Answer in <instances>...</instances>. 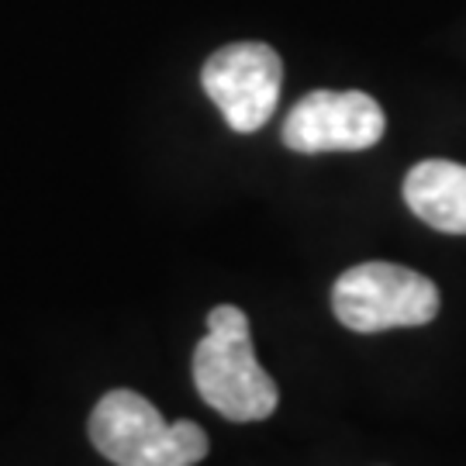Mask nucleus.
<instances>
[{"instance_id":"obj_1","label":"nucleus","mask_w":466,"mask_h":466,"mask_svg":"<svg viewBox=\"0 0 466 466\" xmlns=\"http://www.w3.org/2000/svg\"><path fill=\"white\" fill-rule=\"evenodd\" d=\"M194 383L204 404L228 421H263L277 411L280 390L252 352L242 308L218 304L208 311V335L194 350Z\"/></svg>"},{"instance_id":"obj_2","label":"nucleus","mask_w":466,"mask_h":466,"mask_svg":"<svg viewBox=\"0 0 466 466\" xmlns=\"http://www.w3.org/2000/svg\"><path fill=\"white\" fill-rule=\"evenodd\" d=\"M90 442L115 466H194L208 435L194 421H163L135 390H107L90 411Z\"/></svg>"},{"instance_id":"obj_3","label":"nucleus","mask_w":466,"mask_h":466,"mask_svg":"<svg viewBox=\"0 0 466 466\" xmlns=\"http://www.w3.org/2000/svg\"><path fill=\"white\" fill-rule=\"evenodd\" d=\"M439 287L425 273L398 263H360L332 287L335 318L352 332L418 329L439 315Z\"/></svg>"},{"instance_id":"obj_4","label":"nucleus","mask_w":466,"mask_h":466,"mask_svg":"<svg viewBox=\"0 0 466 466\" xmlns=\"http://www.w3.org/2000/svg\"><path fill=\"white\" fill-rule=\"evenodd\" d=\"M283 63L277 49L263 42H235L208 56L200 69V86L215 100L228 128L252 135L267 125L280 100Z\"/></svg>"},{"instance_id":"obj_5","label":"nucleus","mask_w":466,"mask_h":466,"mask_svg":"<svg viewBox=\"0 0 466 466\" xmlns=\"http://www.w3.org/2000/svg\"><path fill=\"white\" fill-rule=\"evenodd\" d=\"M387 117L363 90H311L283 121V146L304 156L315 152H360L377 146Z\"/></svg>"},{"instance_id":"obj_6","label":"nucleus","mask_w":466,"mask_h":466,"mask_svg":"<svg viewBox=\"0 0 466 466\" xmlns=\"http://www.w3.org/2000/svg\"><path fill=\"white\" fill-rule=\"evenodd\" d=\"M404 200L425 225L446 235H466V167L425 159L404 177Z\"/></svg>"}]
</instances>
